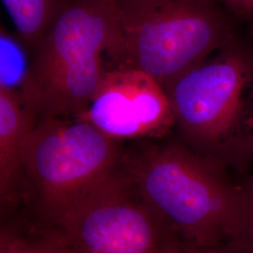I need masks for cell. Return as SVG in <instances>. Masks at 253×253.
Returning <instances> with one entry per match:
<instances>
[{"label": "cell", "mask_w": 253, "mask_h": 253, "mask_svg": "<svg viewBox=\"0 0 253 253\" xmlns=\"http://www.w3.org/2000/svg\"><path fill=\"white\" fill-rule=\"evenodd\" d=\"M120 166L184 247H230L238 224L240 187L228 178L224 165L179 140L147 139L123 150Z\"/></svg>", "instance_id": "obj_1"}, {"label": "cell", "mask_w": 253, "mask_h": 253, "mask_svg": "<svg viewBox=\"0 0 253 253\" xmlns=\"http://www.w3.org/2000/svg\"><path fill=\"white\" fill-rule=\"evenodd\" d=\"M165 91L179 141L226 166L248 156L253 118V49L238 37Z\"/></svg>", "instance_id": "obj_2"}, {"label": "cell", "mask_w": 253, "mask_h": 253, "mask_svg": "<svg viewBox=\"0 0 253 253\" xmlns=\"http://www.w3.org/2000/svg\"><path fill=\"white\" fill-rule=\"evenodd\" d=\"M117 4L121 26L117 60L150 75L164 89L237 38L236 21L213 0Z\"/></svg>", "instance_id": "obj_3"}, {"label": "cell", "mask_w": 253, "mask_h": 253, "mask_svg": "<svg viewBox=\"0 0 253 253\" xmlns=\"http://www.w3.org/2000/svg\"><path fill=\"white\" fill-rule=\"evenodd\" d=\"M121 26L116 0H65L33 52L21 92L38 91L55 105L82 110L118 57Z\"/></svg>", "instance_id": "obj_4"}, {"label": "cell", "mask_w": 253, "mask_h": 253, "mask_svg": "<svg viewBox=\"0 0 253 253\" xmlns=\"http://www.w3.org/2000/svg\"><path fill=\"white\" fill-rule=\"evenodd\" d=\"M122 152L86 121L38 118L24 153L23 199L51 224L118 167Z\"/></svg>", "instance_id": "obj_5"}, {"label": "cell", "mask_w": 253, "mask_h": 253, "mask_svg": "<svg viewBox=\"0 0 253 253\" xmlns=\"http://www.w3.org/2000/svg\"><path fill=\"white\" fill-rule=\"evenodd\" d=\"M73 253H163L179 241L118 167L53 223Z\"/></svg>", "instance_id": "obj_6"}, {"label": "cell", "mask_w": 253, "mask_h": 253, "mask_svg": "<svg viewBox=\"0 0 253 253\" xmlns=\"http://www.w3.org/2000/svg\"><path fill=\"white\" fill-rule=\"evenodd\" d=\"M120 142L160 138L174 126L167 93L153 77L120 65L106 71L86 111L78 118Z\"/></svg>", "instance_id": "obj_7"}, {"label": "cell", "mask_w": 253, "mask_h": 253, "mask_svg": "<svg viewBox=\"0 0 253 253\" xmlns=\"http://www.w3.org/2000/svg\"><path fill=\"white\" fill-rule=\"evenodd\" d=\"M35 111L21 91L0 83V199L12 208L23 200L24 153L36 126Z\"/></svg>", "instance_id": "obj_8"}, {"label": "cell", "mask_w": 253, "mask_h": 253, "mask_svg": "<svg viewBox=\"0 0 253 253\" xmlns=\"http://www.w3.org/2000/svg\"><path fill=\"white\" fill-rule=\"evenodd\" d=\"M20 39L34 50L65 0H2Z\"/></svg>", "instance_id": "obj_9"}, {"label": "cell", "mask_w": 253, "mask_h": 253, "mask_svg": "<svg viewBox=\"0 0 253 253\" xmlns=\"http://www.w3.org/2000/svg\"><path fill=\"white\" fill-rule=\"evenodd\" d=\"M0 253H73L60 231L53 224H49L48 229L29 235L2 231Z\"/></svg>", "instance_id": "obj_10"}, {"label": "cell", "mask_w": 253, "mask_h": 253, "mask_svg": "<svg viewBox=\"0 0 253 253\" xmlns=\"http://www.w3.org/2000/svg\"><path fill=\"white\" fill-rule=\"evenodd\" d=\"M229 248L235 253H253V176L240 187L237 230Z\"/></svg>", "instance_id": "obj_11"}, {"label": "cell", "mask_w": 253, "mask_h": 253, "mask_svg": "<svg viewBox=\"0 0 253 253\" xmlns=\"http://www.w3.org/2000/svg\"><path fill=\"white\" fill-rule=\"evenodd\" d=\"M235 21L253 23V0H213Z\"/></svg>", "instance_id": "obj_12"}, {"label": "cell", "mask_w": 253, "mask_h": 253, "mask_svg": "<svg viewBox=\"0 0 253 253\" xmlns=\"http://www.w3.org/2000/svg\"><path fill=\"white\" fill-rule=\"evenodd\" d=\"M163 253H235L229 247H219L208 250H191L184 247L180 241L174 242Z\"/></svg>", "instance_id": "obj_13"}, {"label": "cell", "mask_w": 253, "mask_h": 253, "mask_svg": "<svg viewBox=\"0 0 253 253\" xmlns=\"http://www.w3.org/2000/svg\"><path fill=\"white\" fill-rule=\"evenodd\" d=\"M248 156L253 157V118L251 122L250 134H249V140H248Z\"/></svg>", "instance_id": "obj_14"}, {"label": "cell", "mask_w": 253, "mask_h": 253, "mask_svg": "<svg viewBox=\"0 0 253 253\" xmlns=\"http://www.w3.org/2000/svg\"><path fill=\"white\" fill-rule=\"evenodd\" d=\"M117 2H130V1H136V0H116Z\"/></svg>", "instance_id": "obj_15"}, {"label": "cell", "mask_w": 253, "mask_h": 253, "mask_svg": "<svg viewBox=\"0 0 253 253\" xmlns=\"http://www.w3.org/2000/svg\"></svg>", "instance_id": "obj_16"}]
</instances>
